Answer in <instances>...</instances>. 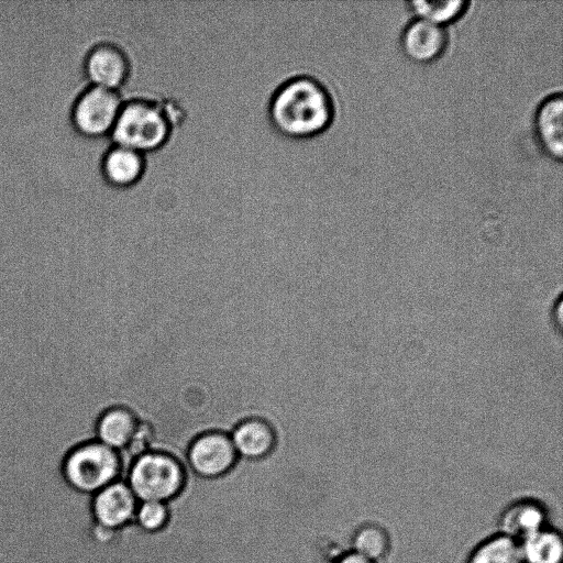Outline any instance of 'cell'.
<instances>
[{"label": "cell", "mask_w": 563, "mask_h": 563, "mask_svg": "<svg viewBox=\"0 0 563 563\" xmlns=\"http://www.w3.org/2000/svg\"><path fill=\"white\" fill-rule=\"evenodd\" d=\"M523 563H562L563 539L551 525L519 542Z\"/></svg>", "instance_id": "9a60e30c"}, {"label": "cell", "mask_w": 563, "mask_h": 563, "mask_svg": "<svg viewBox=\"0 0 563 563\" xmlns=\"http://www.w3.org/2000/svg\"><path fill=\"white\" fill-rule=\"evenodd\" d=\"M137 421L126 409L113 408L106 411L97 423V441L119 452L131 441Z\"/></svg>", "instance_id": "5bb4252c"}, {"label": "cell", "mask_w": 563, "mask_h": 563, "mask_svg": "<svg viewBox=\"0 0 563 563\" xmlns=\"http://www.w3.org/2000/svg\"><path fill=\"white\" fill-rule=\"evenodd\" d=\"M137 503L128 484L118 479L92 495L91 514L100 527L120 530L133 522Z\"/></svg>", "instance_id": "ba28073f"}, {"label": "cell", "mask_w": 563, "mask_h": 563, "mask_svg": "<svg viewBox=\"0 0 563 563\" xmlns=\"http://www.w3.org/2000/svg\"><path fill=\"white\" fill-rule=\"evenodd\" d=\"M549 520L550 514L544 503L533 497H521L500 511L497 532L520 542L550 526Z\"/></svg>", "instance_id": "30bf717a"}, {"label": "cell", "mask_w": 563, "mask_h": 563, "mask_svg": "<svg viewBox=\"0 0 563 563\" xmlns=\"http://www.w3.org/2000/svg\"><path fill=\"white\" fill-rule=\"evenodd\" d=\"M124 99L119 90L88 86L76 98L71 109L74 128L84 136H109Z\"/></svg>", "instance_id": "5b68a950"}, {"label": "cell", "mask_w": 563, "mask_h": 563, "mask_svg": "<svg viewBox=\"0 0 563 563\" xmlns=\"http://www.w3.org/2000/svg\"><path fill=\"white\" fill-rule=\"evenodd\" d=\"M449 45L446 27L413 18L406 24L400 35V46L405 55L421 64L439 59Z\"/></svg>", "instance_id": "9c48e42d"}, {"label": "cell", "mask_w": 563, "mask_h": 563, "mask_svg": "<svg viewBox=\"0 0 563 563\" xmlns=\"http://www.w3.org/2000/svg\"><path fill=\"white\" fill-rule=\"evenodd\" d=\"M465 563H523L519 542L495 532L481 540L466 556Z\"/></svg>", "instance_id": "e0dca14e"}, {"label": "cell", "mask_w": 563, "mask_h": 563, "mask_svg": "<svg viewBox=\"0 0 563 563\" xmlns=\"http://www.w3.org/2000/svg\"><path fill=\"white\" fill-rule=\"evenodd\" d=\"M391 549V539L385 527L367 521L357 526L350 539V549L375 563L386 559Z\"/></svg>", "instance_id": "2e32d148"}, {"label": "cell", "mask_w": 563, "mask_h": 563, "mask_svg": "<svg viewBox=\"0 0 563 563\" xmlns=\"http://www.w3.org/2000/svg\"><path fill=\"white\" fill-rule=\"evenodd\" d=\"M169 520V508L167 503L139 501L134 523L143 531L154 533L163 530Z\"/></svg>", "instance_id": "d6986e66"}, {"label": "cell", "mask_w": 563, "mask_h": 563, "mask_svg": "<svg viewBox=\"0 0 563 563\" xmlns=\"http://www.w3.org/2000/svg\"><path fill=\"white\" fill-rule=\"evenodd\" d=\"M119 453L92 441L75 448L64 461L63 474L75 490L95 495L107 485L121 479Z\"/></svg>", "instance_id": "277c9868"}, {"label": "cell", "mask_w": 563, "mask_h": 563, "mask_svg": "<svg viewBox=\"0 0 563 563\" xmlns=\"http://www.w3.org/2000/svg\"><path fill=\"white\" fill-rule=\"evenodd\" d=\"M334 101L330 90L312 75L300 74L283 81L268 103L274 129L295 140L316 137L333 122Z\"/></svg>", "instance_id": "6da1fadb"}, {"label": "cell", "mask_w": 563, "mask_h": 563, "mask_svg": "<svg viewBox=\"0 0 563 563\" xmlns=\"http://www.w3.org/2000/svg\"><path fill=\"white\" fill-rule=\"evenodd\" d=\"M533 131L537 142L554 161L563 156V97L553 92L544 97L533 114Z\"/></svg>", "instance_id": "8fae6325"}, {"label": "cell", "mask_w": 563, "mask_h": 563, "mask_svg": "<svg viewBox=\"0 0 563 563\" xmlns=\"http://www.w3.org/2000/svg\"><path fill=\"white\" fill-rule=\"evenodd\" d=\"M137 501L168 503L183 489L186 474L173 456L147 451L133 460L123 475Z\"/></svg>", "instance_id": "3957f363"}, {"label": "cell", "mask_w": 563, "mask_h": 563, "mask_svg": "<svg viewBox=\"0 0 563 563\" xmlns=\"http://www.w3.org/2000/svg\"><path fill=\"white\" fill-rule=\"evenodd\" d=\"M331 563H375L351 550L343 551L334 556Z\"/></svg>", "instance_id": "ffe728a7"}, {"label": "cell", "mask_w": 563, "mask_h": 563, "mask_svg": "<svg viewBox=\"0 0 563 563\" xmlns=\"http://www.w3.org/2000/svg\"><path fill=\"white\" fill-rule=\"evenodd\" d=\"M130 71L125 51L111 41L97 42L84 58V73L90 86L120 90L128 81Z\"/></svg>", "instance_id": "52a82bcc"}, {"label": "cell", "mask_w": 563, "mask_h": 563, "mask_svg": "<svg viewBox=\"0 0 563 563\" xmlns=\"http://www.w3.org/2000/svg\"><path fill=\"white\" fill-rule=\"evenodd\" d=\"M145 166V154L113 143L101 158L103 179L115 188L134 186L142 178Z\"/></svg>", "instance_id": "7c38bea8"}, {"label": "cell", "mask_w": 563, "mask_h": 563, "mask_svg": "<svg viewBox=\"0 0 563 563\" xmlns=\"http://www.w3.org/2000/svg\"><path fill=\"white\" fill-rule=\"evenodd\" d=\"M229 437L238 457L249 461L265 457L275 445L272 427L260 419H247L240 422Z\"/></svg>", "instance_id": "4fadbf2b"}, {"label": "cell", "mask_w": 563, "mask_h": 563, "mask_svg": "<svg viewBox=\"0 0 563 563\" xmlns=\"http://www.w3.org/2000/svg\"><path fill=\"white\" fill-rule=\"evenodd\" d=\"M238 454L228 434L208 432L196 438L187 452V467L201 478L225 475L236 463Z\"/></svg>", "instance_id": "8992f818"}, {"label": "cell", "mask_w": 563, "mask_h": 563, "mask_svg": "<svg viewBox=\"0 0 563 563\" xmlns=\"http://www.w3.org/2000/svg\"><path fill=\"white\" fill-rule=\"evenodd\" d=\"M170 131L172 125L161 101L143 95L124 100L109 137L113 144L146 154L159 150Z\"/></svg>", "instance_id": "7a4b0ae2"}, {"label": "cell", "mask_w": 563, "mask_h": 563, "mask_svg": "<svg viewBox=\"0 0 563 563\" xmlns=\"http://www.w3.org/2000/svg\"><path fill=\"white\" fill-rule=\"evenodd\" d=\"M470 2L465 0H410L413 18L422 19L446 27L464 15Z\"/></svg>", "instance_id": "ac0fdd59"}]
</instances>
